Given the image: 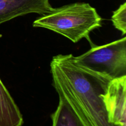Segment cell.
I'll list each match as a JSON object with an SVG mask.
<instances>
[{
  "mask_svg": "<svg viewBox=\"0 0 126 126\" xmlns=\"http://www.w3.org/2000/svg\"><path fill=\"white\" fill-rule=\"evenodd\" d=\"M63 35L74 43L86 38L91 43V32L102 26V18L94 7L86 2H75L42 16L33 23Z\"/></svg>",
  "mask_w": 126,
  "mask_h": 126,
  "instance_id": "obj_2",
  "label": "cell"
},
{
  "mask_svg": "<svg viewBox=\"0 0 126 126\" xmlns=\"http://www.w3.org/2000/svg\"><path fill=\"white\" fill-rule=\"evenodd\" d=\"M59 96V105L51 114L52 126H84L66 98Z\"/></svg>",
  "mask_w": 126,
  "mask_h": 126,
  "instance_id": "obj_7",
  "label": "cell"
},
{
  "mask_svg": "<svg viewBox=\"0 0 126 126\" xmlns=\"http://www.w3.org/2000/svg\"><path fill=\"white\" fill-rule=\"evenodd\" d=\"M23 116L0 79V126H22Z\"/></svg>",
  "mask_w": 126,
  "mask_h": 126,
  "instance_id": "obj_6",
  "label": "cell"
},
{
  "mask_svg": "<svg viewBox=\"0 0 126 126\" xmlns=\"http://www.w3.org/2000/svg\"><path fill=\"white\" fill-rule=\"evenodd\" d=\"M52 85L71 105L84 126H118L110 121L102 95L113 79L79 66L72 54L54 56Z\"/></svg>",
  "mask_w": 126,
  "mask_h": 126,
  "instance_id": "obj_1",
  "label": "cell"
},
{
  "mask_svg": "<svg viewBox=\"0 0 126 126\" xmlns=\"http://www.w3.org/2000/svg\"><path fill=\"white\" fill-rule=\"evenodd\" d=\"M91 49L78 57L75 62L87 70L111 79L126 76V38L103 46L91 42Z\"/></svg>",
  "mask_w": 126,
  "mask_h": 126,
  "instance_id": "obj_3",
  "label": "cell"
},
{
  "mask_svg": "<svg viewBox=\"0 0 126 126\" xmlns=\"http://www.w3.org/2000/svg\"><path fill=\"white\" fill-rule=\"evenodd\" d=\"M126 76L111 81L102 95L110 121L118 126H126Z\"/></svg>",
  "mask_w": 126,
  "mask_h": 126,
  "instance_id": "obj_4",
  "label": "cell"
},
{
  "mask_svg": "<svg viewBox=\"0 0 126 126\" xmlns=\"http://www.w3.org/2000/svg\"><path fill=\"white\" fill-rule=\"evenodd\" d=\"M111 20L114 27L121 32L123 35H125L126 33V2H124L118 9L113 12Z\"/></svg>",
  "mask_w": 126,
  "mask_h": 126,
  "instance_id": "obj_8",
  "label": "cell"
},
{
  "mask_svg": "<svg viewBox=\"0 0 126 126\" xmlns=\"http://www.w3.org/2000/svg\"><path fill=\"white\" fill-rule=\"evenodd\" d=\"M49 0H0V25L29 14L41 16L52 12Z\"/></svg>",
  "mask_w": 126,
  "mask_h": 126,
  "instance_id": "obj_5",
  "label": "cell"
}]
</instances>
